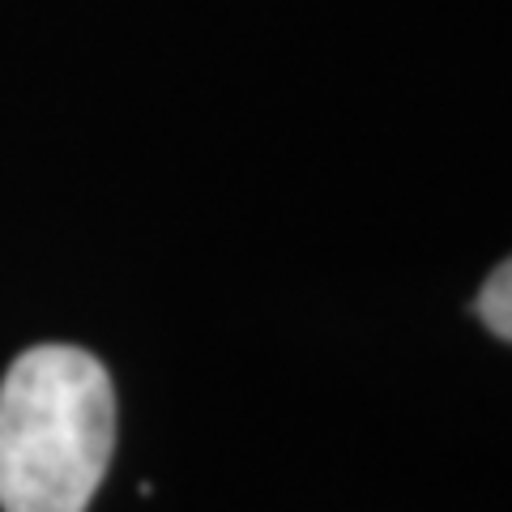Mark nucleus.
<instances>
[{"label":"nucleus","instance_id":"f03ea898","mask_svg":"<svg viewBox=\"0 0 512 512\" xmlns=\"http://www.w3.org/2000/svg\"><path fill=\"white\" fill-rule=\"evenodd\" d=\"M474 316L483 320L495 338L512 342V256L483 282V291L474 299Z\"/></svg>","mask_w":512,"mask_h":512},{"label":"nucleus","instance_id":"f257e3e1","mask_svg":"<svg viewBox=\"0 0 512 512\" xmlns=\"http://www.w3.org/2000/svg\"><path fill=\"white\" fill-rule=\"evenodd\" d=\"M116 448V389L77 346H30L0 380V512H86Z\"/></svg>","mask_w":512,"mask_h":512}]
</instances>
